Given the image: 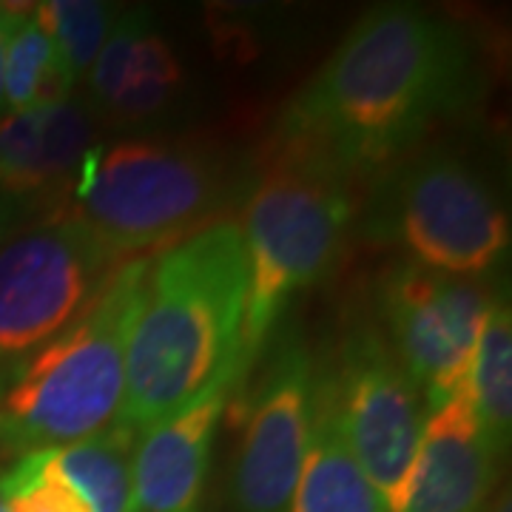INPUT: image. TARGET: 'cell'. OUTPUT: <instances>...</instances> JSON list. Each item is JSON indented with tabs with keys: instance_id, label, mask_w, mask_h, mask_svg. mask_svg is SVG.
Listing matches in <instances>:
<instances>
[{
	"instance_id": "9c48e42d",
	"label": "cell",
	"mask_w": 512,
	"mask_h": 512,
	"mask_svg": "<svg viewBox=\"0 0 512 512\" xmlns=\"http://www.w3.org/2000/svg\"><path fill=\"white\" fill-rule=\"evenodd\" d=\"M495 302L473 279L393 265L379 285L384 342L419 387L427 413L461 390Z\"/></svg>"
},
{
	"instance_id": "5bb4252c",
	"label": "cell",
	"mask_w": 512,
	"mask_h": 512,
	"mask_svg": "<svg viewBox=\"0 0 512 512\" xmlns=\"http://www.w3.org/2000/svg\"><path fill=\"white\" fill-rule=\"evenodd\" d=\"M288 512H387L356 458L319 379L311 439Z\"/></svg>"
},
{
	"instance_id": "30bf717a",
	"label": "cell",
	"mask_w": 512,
	"mask_h": 512,
	"mask_svg": "<svg viewBox=\"0 0 512 512\" xmlns=\"http://www.w3.org/2000/svg\"><path fill=\"white\" fill-rule=\"evenodd\" d=\"M319 365L299 336L271 353L245 407L231 512H288L311 439Z\"/></svg>"
},
{
	"instance_id": "5b68a950",
	"label": "cell",
	"mask_w": 512,
	"mask_h": 512,
	"mask_svg": "<svg viewBox=\"0 0 512 512\" xmlns=\"http://www.w3.org/2000/svg\"><path fill=\"white\" fill-rule=\"evenodd\" d=\"M359 220L367 242L456 279L478 282L510 248V217L493 188L450 151H419L387 165Z\"/></svg>"
},
{
	"instance_id": "603a6c76",
	"label": "cell",
	"mask_w": 512,
	"mask_h": 512,
	"mask_svg": "<svg viewBox=\"0 0 512 512\" xmlns=\"http://www.w3.org/2000/svg\"><path fill=\"white\" fill-rule=\"evenodd\" d=\"M20 208L18 202L6 200L3 194H0V248H3V242L15 234V228H18V220H20Z\"/></svg>"
},
{
	"instance_id": "7c38bea8",
	"label": "cell",
	"mask_w": 512,
	"mask_h": 512,
	"mask_svg": "<svg viewBox=\"0 0 512 512\" xmlns=\"http://www.w3.org/2000/svg\"><path fill=\"white\" fill-rule=\"evenodd\" d=\"M92 114L74 100L0 117V194L6 200H49L69 194L92 148Z\"/></svg>"
},
{
	"instance_id": "ac0fdd59",
	"label": "cell",
	"mask_w": 512,
	"mask_h": 512,
	"mask_svg": "<svg viewBox=\"0 0 512 512\" xmlns=\"http://www.w3.org/2000/svg\"><path fill=\"white\" fill-rule=\"evenodd\" d=\"M35 15L55 43L60 66L77 83L100 55L117 9L100 0H49L35 6Z\"/></svg>"
},
{
	"instance_id": "7a4b0ae2",
	"label": "cell",
	"mask_w": 512,
	"mask_h": 512,
	"mask_svg": "<svg viewBox=\"0 0 512 512\" xmlns=\"http://www.w3.org/2000/svg\"><path fill=\"white\" fill-rule=\"evenodd\" d=\"M245 248L237 222H214L148 265L126 353L117 421L146 433L237 382Z\"/></svg>"
},
{
	"instance_id": "8992f818",
	"label": "cell",
	"mask_w": 512,
	"mask_h": 512,
	"mask_svg": "<svg viewBox=\"0 0 512 512\" xmlns=\"http://www.w3.org/2000/svg\"><path fill=\"white\" fill-rule=\"evenodd\" d=\"M222 165L200 148L128 140L89 148L69 197L77 220L123 259H140L200 225L222 200Z\"/></svg>"
},
{
	"instance_id": "2e32d148",
	"label": "cell",
	"mask_w": 512,
	"mask_h": 512,
	"mask_svg": "<svg viewBox=\"0 0 512 512\" xmlns=\"http://www.w3.org/2000/svg\"><path fill=\"white\" fill-rule=\"evenodd\" d=\"M461 393L495 453H507L512 433V319L507 305H493L487 313Z\"/></svg>"
},
{
	"instance_id": "9a60e30c",
	"label": "cell",
	"mask_w": 512,
	"mask_h": 512,
	"mask_svg": "<svg viewBox=\"0 0 512 512\" xmlns=\"http://www.w3.org/2000/svg\"><path fill=\"white\" fill-rule=\"evenodd\" d=\"M137 433L111 421L106 430L52 450V467L92 512H131V461Z\"/></svg>"
},
{
	"instance_id": "6da1fadb",
	"label": "cell",
	"mask_w": 512,
	"mask_h": 512,
	"mask_svg": "<svg viewBox=\"0 0 512 512\" xmlns=\"http://www.w3.org/2000/svg\"><path fill=\"white\" fill-rule=\"evenodd\" d=\"M470 80L473 55L456 23L413 3H384L353 23L288 103L274 140L316 151L365 183L456 111Z\"/></svg>"
},
{
	"instance_id": "e0dca14e",
	"label": "cell",
	"mask_w": 512,
	"mask_h": 512,
	"mask_svg": "<svg viewBox=\"0 0 512 512\" xmlns=\"http://www.w3.org/2000/svg\"><path fill=\"white\" fill-rule=\"evenodd\" d=\"M74 80L60 66L52 37L40 26L35 6L15 26L3 63V103L9 111H29L69 100Z\"/></svg>"
},
{
	"instance_id": "277c9868",
	"label": "cell",
	"mask_w": 512,
	"mask_h": 512,
	"mask_svg": "<svg viewBox=\"0 0 512 512\" xmlns=\"http://www.w3.org/2000/svg\"><path fill=\"white\" fill-rule=\"evenodd\" d=\"M148 265L151 256L126 262L89 311L3 376L0 441L9 450H60L117 421Z\"/></svg>"
},
{
	"instance_id": "ba28073f",
	"label": "cell",
	"mask_w": 512,
	"mask_h": 512,
	"mask_svg": "<svg viewBox=\"0 0 512 512\" xmlns=\"http://www.w3.org/2000/svg\"><path fill=\"white\" fill-rule=\"evenodd\" d=\"M319 379L350 456L384 510L402 512L427 421L419 387L373 325L348 330L333 365L319 367Z\"/></svg>"
},
{
	"instance_id": "7402d4cb",
	"label": "cell",
	"mask_w": 512,
	"mask_h": 512,
	"mask_svg": "<svg viewBox=\"0 0 512 512\" xmlns=\"http://www.w3.org/2000/svg\"><path fill=\"white\" fill-rule=\"evenodd\" d=\"M32 12V6H23V3H0V111L6 109L3 103V63H6V46H9V37L15 32L20 20Z\"/></svg>"
},
{
	"instance_id": "44dd1931",
	"label": "cell",
	"mask_w": 512,
	"mask_h": 512,
	"mask_svg": "<svg viewBox=\"0 0 512 512\" xmlns=\"http://www.w3.org/2000/svg\"><path fill=\"white\" fill-rule=\"evenodd\" d=\"M148 32H151V18H148L146 9H131L126 15H117L100 55L89 69V86H92L97 103L106 106L111 97L120 92L128 66H131V57H134V49Z\"/></svg>"
},
{
	"instance_id": "8fae6325",
	"label": "cell",
	"mask_w": 512,
	"mask_h": 512,
	"mask_svg": "<svg viewBox=\"0 0 512 512\" xmlns=\"http://www.w3.org/2000/svg\"><path fill=\"white\" fill-rule=\"evenodd\" d=\"M498 458L458 390L444 407L427 413L402 512H487Z\"/></svg>"
},
{
	"instance_id": "52a82bcc",
	"label": "cell",
	"mask_w": 512,
	"mask_h": 512,
	"mask_svg": "<svg viewBox=\"0 0 512 512\" xmlns=\"http://www.w3.org/2000/svg\"><path fill=\"white\" fill-rule=\"evenodd\" d=\"M131 262L72 211L9 237L0 248V382L92 308Z\"/></svg>"
},
{
	"instance_id": "cb8c5ba5",
	"label": "cell",
	"mask_w": 512,
	"mask_h": 512,
	"mask_svg": "<svg viewBox=\"0 0 512 512\" xmlns=\"http://www.w3.org/2000/svg\"><path fill=\"white\" fill-rule=\"evenodd\" d=\"M487 512H510V493L498 495L493 504H490V510Z\"/></svg>"
},
{
	"instance_id": "4fadbf2b",
	"label": "cell",
	"mask_w": 512,
	"mask_h": 512,
	"mask_svg": "<svg viewBox=\"0 0 512 512\" xmlns=\"http://www.w3.org/2000/svg\"><path fill=\"white\" fill-rule=\"evenodd\" d=\"M228 399V390H217L143 433L131 461V512H200L211 447Z\"/></svg>"
},
{
	"instance_id": "d4e9b609",
	"label": "cell",
	"mask_w": 512,
	"mask_h": 512,
	"mask_svg": "<svg viewBox=\"0 0 512 512\" xmlns=\"http://www.w3.org/2000/svg\"><path fill=\"white\" fill-rule=\"evenodd\" d=\"M0 512H9V510H6V504H3V501H0Z\"/></svg>"
},
{
	"instance_id": "ffe728a7",
	"label": "cell",
	"mask_w": 512,
	"mask_h": 512,
	"mask_svg": "<svg viewBox=\"0 0 512 512\" xmlns=\"http://www.w3.org/2000/svg\"><path fill=\"white\" fill-rule=\"evenodd\" d=\"M0 501L9 512H92L83 498L57 476L52 450H35L0 476Z\"/></svg>"
},
{
	"instance_id": "3957f363",
	"label": "cell",
	"mask_w": 512,
	"mask_h": 512,
	"mask_svg": "<svg viewBox=\"0 0 512 512\" xmlns=\"http://www.w3.org/2000/svg\"><path fill=\"white\" fill-rule=\"evenodd\" d=\"M362 183L322 154L274 140L256 171L245 217V313L237 382L251 373L293 296L328 274L359 220Z\"/></svg>"
},
{
	"instance_id": "d6986e66",
	"label": "cell",
	"mask_w": 512,
	"mask_h": 512,
	"mask_svg": "<svg viewBox=\"0 0 512 512\" xmlns=\"http://www.w3.org/2000/svg\"><path fill=\"white\" fill-rule=\"evenodd\" d=\"M180 80H183V69L171 46L160 35L148 32L134 49L120 92L106 106L123 120H140L163 109L168 97L180 86Z\"/></svg>"
}]
</instances>
